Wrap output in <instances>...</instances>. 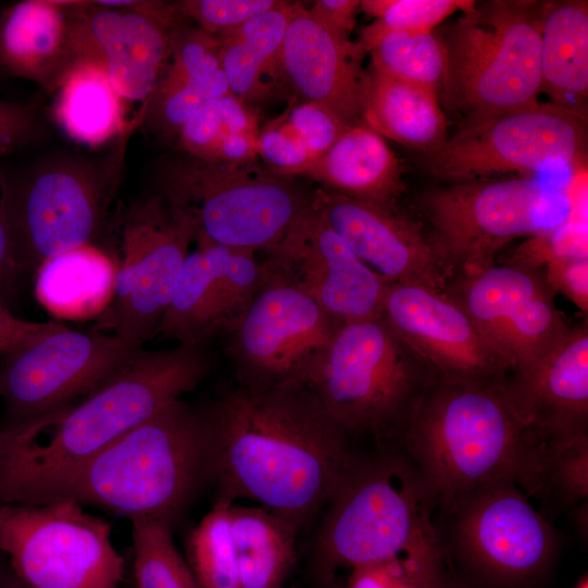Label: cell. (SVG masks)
I'll return each mask as SVG.
<instances>
[{"label":"cell","instance_id":"4316f807","mask_svg":"<svg viewBox=\"0 0 588 588\" xmlns=\"http://www.w3.org/2000/svg\"><path fill=\"white\" fill-rule=\"evenodd\" d=\"M362 122L382 137L424 154L448 138V123L432 90L370 68Z\"/></svg>","mask_w":588,"mask_h":588},{"label":"cell","instance_id":"7a4b0ae2","mask_svg":"<svg viewBox=\"0 0 588 588\" xmlns=\"http://www.w3.org/2000/svg\"><path fill=\"white\" fill-rule=\"evenodd\" d=\"M437 503L476 486L510 481L529 498L541 492L543 438L519 416L502 379H432L394 438Z\"/></svg>","mask_w":588,"mask_h":588},{"label":"cell","instance_id":"7402d4cb","mask_svg":"<svg viewBox=\"0 0 588 588\" xmlns=\"http://www.w3.org/2000/svg\"><path fill=\"white\" fill-rule=\"evenodd\" d=\"M502 385L519 416L542 438L588 434L587 320L536 360L507 371Z\"/></svg>","mask_w":588,"mask_h":588},{"label":"cell","instance_id":"681fc988","mask_svg":"<svg viewBox=\"0 0 588 588\" xmlns=\"http://www.w3.org/2000/svg\"><path fill=\"white\" fill-rule=\"evenodd\" d=\"M308 10L314 16L332 28L351 36L356 23V16L360 10V1L317 0Z\"/></svg>","mask_w":588,"mask_h":588},{"label":"cell","instance_id":"e575fe53","mask_svg":"<svg viewBox=\"0 0 588 588\" xmlns=\"http://www.w3.org/2000/svg\"><path fill=\"white\" fill-rule=\"evenodd\" d=\"M230 504L216 500L188 534L184 556L199 588H243L230 532Z\"/></svg>","mask_w":588,"mask_h":588},{"label":"cell","instance_id":"2e32d148","mask_svg":"<svg viewBox=\"0 0 588 588\" xmlns=\"http://www.w3.org/2000/svg\"><path fill=\"white\" fill-rule=\"evenodd\" d=\"M74 62L105 69L123 101L146 106L168 64L172 40L184 20L162 1L69 2ZM140 111V112H142Z\"/></svg>","mask_w":588,"mask_h":588},{"label":"cell","instance_id":"52a82bcc","mask_svg":"<svg viewBox=\"0 0 588 588\" xmlns=\"http://www.w3.org/2000/svg\"><path fill=\"white\" fill-rule=\"evenodd\" d=\"M132 131L106 159L54 158L16 179H0V212L22 277L35 275L61 253L96 245Z\"/></svg>","mask_w":588,"mask_h":588},{"label":"cell","instance_id":"5b68a950","mask_svg":"<svg viewBox=\"0 0 588 588\" xmlns=\"http://www.w3.org/2000/svg\"><path fill=\"white\" fill-rule=\"evenodd\" d=\"M546 2H475L440 34L446 106L478 123L537 103L541 94L540 42Z\"/></svg>","mask_w":588,"mask_h":588},{"label":"cell","instance_id":"ba28073f","mask_svg":"<svg viewBox=\"0 0 588 588\" xmlns=\"http://www.w3.org/2000/svg\"><path fill=\"white\" fill-rule=\"evenodd\" d=\"M432 379L381 315L339 326L306 385L346 434L381 441Z\"/></svg>","mask_w":588,"mask_h":588},{"label":"cell","instance_id":"44dd1931","mask_svg":"<svg viewBox=\"0 0 588 588\" xmlns=\"http://www.w3.org/2000/svg\"><path fill=\"white\" fill-rule=\"evenodd\" d=\"M367 53L351 36L294 3L280 53L283 89L321 105L348 125L362 122L368 72Z\"/></svg>","mask_w":588,"mask_h":588},{"label":"cell","instance_id":"277c9868","mask_svg":"<svg viewBox=\"0 0 588 588\" xmlns=\"http://www.w3.org/2000/svg\"><path fill=\"white\" fill-rule=\"evenodd\" d=\"M205 483L206 411L180 399L118 438L34 503L68 499L130 520L155 518L172 525Z\"/></svg>","mask_w":588,"mask_h":588},{"label":"cell","instance_id":"9c48e42d","mask_svg":"<svg viewBox=\"0 0 588 588\" xmlns=\"http://www.w3.org/2000/svg\"><path fill=\"white\" fill-rule=\"evenodd\" d=\"M421 207L453 275L495 264L515 238L551 230L571 215L565 187L534 176L448 184L427 192Z\"/></svg>","mask_w":588,"mask_h":588},{"label":"cell","instance_id":"b9f144b4","mask_svg":"<svg viewBox=\"0 0 588 588\" xmlns=\"http://www.w3.org/2000/svg\"><path fill=\"white\" fill-rule=\"evenodd\" d=\"M279 0H184L176 2L182 17L197 23L210 36L238 27L279 4Z\"/></svg>","mask_w":588,"mask_h":588},{"label":"cell","instance_id":"8992f818","mask_svg":"<svg viewBox=\"0 0 588 588\" xmlns=\"http://www.w3.org/2000/svg\"><path fill=\"white\" fill-rule=\"evenodd\" d=\"M433 525L449 564L473 588H527L551 567L559 534L510 481L487 482L436 505ZM455 575V574H454Z\"/></svg>","mask_w":588,"mask_h":588},{"label":"cell","instance_id":"5bb4252c","mask_svg":"<svg viewBox=\"0 0 588 588\" xmlns=\"http://www.w3.org/2000/svg\"><path fill=\"white\" fill-rule=\"evenodd\" d=\"M142 348L113 333L78 331L58 323L1 354L3 424L35 418L83 397Z\"/></svg>","mask_w":588,"mask_h":588},{"label":"cell","instance_id":"836d02e7","mask_svg":"<svg viewBox=\"0 0 588 588\" xmlns=\"http://www.w3.org/2000/svg\"><path fill=\"white\" fill-rule=\"evenodd\" d=\"M135 588H199L175 544L172 525L155 518L131 520Z\"/></svg>","mask_w":588,"mask_h":588},{"label":"cell","instance_id":"d590c367","mask_svg":"<svg viewBox=\"0 0 588 588\" xmlns=\"http://www.w3.org/2000/svg\"><path fill=\"white\" fill-rule=\"evenodd\" d=\"M161 77L196 91L204 101L231 94L220 60L218 40L198 27L181 23Z\"/></svg>","mask_w":588,"mask_h":588},{"label":"cell","instance_id":"603a6c76","mask_svg":"<svg viewBox=\"0 0 588 588\" xmlns=\"http://www.w3.org/2000/svg\"><path fill=\"white\" fill-rule=\"evenodd\" d=\"M73 63L66 1H20L1 14L0 68L53 91Z\"/></svg>","mask_w":588,"mask_h":588},{"label":"cell","instance_id":"ffe728a7","mask_svg":"<svg viewBox=\"0 0 588 588\" xmlns=\"http://www.w3.org/2000/svg\"><path fill=\"white\" fill-rule=\"evenodd\" d=\"M310 204L382 279L446 293L453 274L430 234L396 206L365 201L321 187L310 195Z\"/></svg>","mask_w":588,"mask_h":588},{"label":"cell","instance_id":"83f0119b","mask_svg":"<svg viewBox=\"0 0 588 588\" xmlns=\"http://www.w3.org/2000/svg\"><path fill=\"white\" fill-rule=\"evenodd\" d=\"M117 266L98 246L84 245L45 260L35 273L37 301L54 317H99L114 291Z\"/></svg>","mask_w":588,"mask_h":588},{"label":"cell","instance_id":"cb8c5ba5","mask_svg":"<svg viewBox=\"0 0 588 588\" xmlns=\"http://www.w3.org/2000/svg\"><path fill=\"white\" fill-rule=\"evenodd\" d=\"M301 176L333 193L385 206H395L405 188L400 159L363 122L351 125Z\"/></svg>","mask_w":588,"mask_h":588},{"label":"cell","instance_id":"1f68e13d","mask_svg":"<svg viewBox=\"0 0 588 588\" xmlns=\"http://www.w3.org/2000/svg\"><path fill=\"white\" fill-rule=\"evenodd\" d=\"M362 48L370 54L371 69L428 88L440 97L446 77V54L440 34L387 32Z\"/></svg>","mask_w":588,"mask_h":588},{"label":"cell","instance_id":"f1b7e54d","mask_svg":"<svg viewBox=\"0 0 588 588\" xmlns=\"http://www.w3.org/2000/svg\"><path fill=\"white\" fill-rule=\"evenodd\" d=\"M53 91L57 123L81 145L102 146L142 123L137 117L125 121L123 100L97 62L75 61Z\"/></svg>","mask_w":588,"mask_h":588},{"label":"cell","instance_id":"f546056e","mask_svg":"<svg viewBox=\"0 0 588 588\" xmlns=\"http://www.w3.org/2000/svg\"><path fill=\"white\" fill-rule=\"evenodd\" d=\"M229 524L243 588H283L296 561L298 529L260 505L231 503Z\"/></svg>","mask_w":588,"mask_h":588},{"label":"cell","instance_id":"f35d334b","mask_svg":"<svg viewBox=\"0 0 588 588\" xmlns=\"http://www.w3.org/2000/svg\"><path fill=\"white\" fill-rule=\"evenodd\" d=\"M328 588H457L444 555L401 554L350 569Z\"/></svg>","mask_w":588,"mask_h":588},{"label":"cell","instance_id":"8fae6325","mask_svg":"<svg viewBox=\"0 0 588 588\" xmlns=\"http://www.w3.org/2000/svg\"><path fill=\"white\" fill-rule=\"evenodd\" d=\"M0 558L28 588H119L124 576L110 523L68 499L0 504Z\"/></svg>","mask_w":588,"mask_h":588},{"label":"cell","instance_id":"d4e9b609","mask_svg":"<svg viewBox=\"0 0 588 588\" xmlns=\"http://www.w3.org/2000/svg\"><path fill=\"white\" fill-rule=\"evenodd\" d=\"M293 7V2L280 1L215 37L231 94L249 106L283 90L280 53Z\"/></svg>","mask_w":588,"mask_h":588},{"label":"cell","instance_id":"d6a6232c","mask_svg":"<svg viewBox=\"0 0 588 588\" xmlns=\"http://www.w3.org/2000/svg\"><path fill=\"white\" fill-rule=\"evenodd\" d=\"M195 242L216 290L221 311V331L226 333L259 290L264 277L261 262L255 252L219 244L200 231Z\"/></svg>","mask_w":588,"mask_h":588},{"label":"cell","instance_id":"30bf717a","mask_svg":"<svg viewBox=\"0 0 588 588\" xmlns=\"http://www.w3.org/2000/svg\"><path fill=\"white\" fill-rule=\"evenodd\" d=\"M157 192L187 211L198 231L226 246L267 252L310 200L291 177L257 162L230 164L185 156L164 161Z\"/></svg>","mask_w":588,"mask_h":588},{"label":"cell","instance_id":"74e56055","mask_svg":"<svg viewBox=\"0 0 588 588\" xmlns=\"http://www.w3.org/2000/svg\"><path fill=\"white\" fill-rule=\"evenodd\" d=\"M588 498V434L543 440L539 499L568 507Z\"/></svg>","mask_w":588,"mask_h":588},{"label":"cell","instance_id":"d6986e66","mask_svg":"<svg viewBox=\"0 0 588 588\" xmlns=\"http://www.w3.org/2000/svg\"><path fill=\"white\" fill-rule=\"evenodd\" d=\"M382 316L433 379L501 380L511 367L446 293L390 284Z\"/></svg>","mask_w":588,"mask_h":588},{"label":"cell","instance_id":"816d5d0a","mask_svg":"<svg viewBox=\"0 0 588 588\" xmlns=\"http://www.w3.org/2000/svg\"><path fill=\"white\" fill-rule=\"evenodd\" d=\"M0 588H28L0 558Z\"/></svg>","mask_w":588,"mask_h":588},{"label":"cell","instance_id":"ab89813d","mask_svg":"<svg viewBox=\"0 0 588 588\" xmlns=\"http://www.w3.org/2000/svg\"><path fill=\"white\" fill-rule=\"evenodd\" d=\"M475 2L473 0H363L360 10L376 20L364 28L357 42L363 47L387 32H433L452 14L467 10Z\"/></svg>","mask_w":588,"mask_h":588},{"label":"cell","instance_id":"f5cc1de1","mask_svg":"<svg viewBox=\"0 0 588 588\" xmlns=\"http://www.w3.org/2000/svg\"><path fill=\"white\" fill-rule=\"evenodd\" d=\"M454 581L456 584L457 588H473L469 585H467L465 581L460 579L456 575L453 574Z\"/></svg>","mask_w":588,"mask_h":588},{"label":"cell","instance_id":"f907efd6","mask_svg":"<svg viewBox=\"0 0 588 588\" xmlns=\"http://www.w3.org/2000/svg\"><path fill=\"white\" fill-rule=\"evenodd\" d=\"M258 134L253 132L226 135L218 146L213 161L245 164L258 161Z\"/></svg>","mask_w":588,"mask_h":588},{"label":"cell","instance_id":"4dcf8cb0","mask_svg":"<svg viewBox=\"0 0 588 588\" xmlns=\"http://www.w3.org/2000/svg\"><path fill=\"white\" fill-rule=\"evenodd\" d=\"M221 329L216 290L204 257L195 248L185 258L156 335L179 344H197Z\"/></svg>","mask_w":588,"mask_h":588},{"label":"cell","instance_id":"ee69618b","mask_svg":"<svg viewBox=\"0 0 588 588\" xmlns=\"http://www.w3.org/2000/svg\"><path fill=\"white\" fill-rule=\"evenodd\" d=\"M283 115L314 160L351 126L334 112L315 102L293 103Z\"/></svg>","mask_w":588,"mask_h":588},{"label":"cell","instance_id":"c3c4849f","mask_svg":"<svg viewBox=\"0 0 588 588\" xmlns=\"http://www.w3.org/2000/svg\"><path fill=\"white\" fill-rule=\"evenodd\" d=\"M21 278L10 235L0 212V306L10 309Z\"/></svg>","mask_w":588,"mask_h":588},{"label":"cell","instance_id":"f6af8a7d","mask_svg":"<svg viewBox=\"0 0 588 588\" xmlns=\"http://www.w3.org/2000/svg\"><path fill=\"white\" fill-rule=\"evenodd\" d=\"M42 134L44 122L38 108L0 99V156L30 144Z\"/></svg>","mask_w":588,"mask_h":588},{"label":"cell","instance_id":"8d00e7d4","mask_svg":"<svg viewBox=\"0 0 588 588\" xmlns=\"http://www.w3.org/2000/svg\"><path fill=\"white\" fill-rule=\"evenodd\" d=\"M259 117L232 94L205 101L181 128L177 139L186 155L213 161L218 146L229 134L259 133Z\"/></svg>","mask_w":588,"mask_h":588},{"label":"cell","instance_id":"bcb514c9","mask_svg":"<svg viewBox=\"0 0 588 588\" xmlns=\"http://www.w3.org/2000/svg\"><path fill=\"white\" fill-rule=\"evenodd\" d=\"M543 273L554 293L564 295L587 315L588 257L555 259L543 267Z\"/></svg>","mask_w":588,"mask_h":588},{"label":"cell","instance_id":"3957f363","mask_svg":"<svg viewBox=\"0 0 588 588\" xmlns=\"http://www.w3.org/2000/svg\"><path fill=\"white\" fill-rule=\"evenodd\" d=\"M437 499L400 445L356 452L324 507L311 571L324 588L340 569L401 554L444 555L433 525Z\"/></svg>","mask_w":588,"mask_h":588},{"label":"cell","instance_id":"484cf974","mask_svg":"<svg viewBox=\"0 0 588 588\" xmlns=\"http://www.w3.org/2000/svg\"><path fill=\"white\" fill-rule=\"evenodd\" d=\"M541 93L551 103L586 115L588 2H546L540 42Z\"/></svg>","mask_w":588,"mask_h":588},{"label":"cell","instance_id":"6da1fadb","mask_svg":"<svg viewBox=\"0 0 588 588\" xmlns=\"http://www.w3.org/2000/svg\"><path fill=\"white\" fill-rule=\"evenodd\" d=\"M206 411L207 482L301 530L323 511L355 451L305 384L240 387Z\"/></svg>","mask_w":588,"mask_h":588},{"label":"cell","instance_id":"7dc6e473","mask_svg":"<svg viewBox=\"0 0 588 588\" xmlns=\"http://www.w3.org/2000/svg\"><path fill=\"white\" fill-rule=\"evenodd\" d=\"M59 322H36L15 317L0 306V354L9 352L57 327Z\"/></svg>","mask_w":588,"mask_h":588},{"label":"cell","instance_id":"9a60e30c","mask_svg":"<svg viewBox=\"0 0 588 588\" xmlns=\"http://www.w3.org/2000/svg\"><path fill=\"white\" fill-rule=\"evenodd\" d=\"M338 327L311 297L264 270L259 290L226 332L241 385H306Z\"/></svg>","mask_w":588,"mask_h":588},{"label":"cell","instance_id":"ac0fdd59","mask_svg":"<svg viewBox=\"0 0 588 588\" xmlns=\"http://www.w3.org/2000/svg\"><path fill=\"white\" fill-rule=\"evenodd\" d=\"M265 254L260 262L266 272L307 294L339 326L382 315L392 283L351 250L310 200Z\"/></svg>","mask_w":588,"mask_h":588},{"label":"cell","instance_id":"e0dca14e","mask_svg":"<svg viewBox=\"0 0 588 588\" xmlns=\"http://www.w3.org/2000/svg\"><path fill=\"white\" fill-rule=\"evenodd\" d=\"M446 294L467 313L511 369L536 360L571 330L554 304L555 293L543 269L493 264L455 274Z\"/></svg>","mask_w":588,"mask_h":588},{"label":"cell","instance_id":"7bdbcfd3","mask_svg":"<svg viewBox=\"0 0 588 588\" xmlns=\"http://www.w3.org/2000/svg\"><path fill=\"white\" fill-rule=\"evenodd\" d=\"M258 158L268 166V170L286 177L301 176L314 161L284 115L260 128Z\"/></svg>","mask_w":588,"mask_h":588},{"label":"cell","instance_id":"7c38bea8","mask_svg":"<svg viewBox=\"0 0 588 588\" xmlns=\"http://www.w3.org/2000/svg\"><path fill=\"white\" fill-rule=\"evenodd\" d=\"M587 117L551 102L463 124L437 149L424 154L425 170L448 183L502 174L587 167Z\"/></svg>","mask_w":588,"mask_h":588},{"label":"cell","instance_id":"4fadbf2b","mask_svg":"<svg viewBox=\"0 0 588 588\" xmlns=\"http://www.w3.org/2000/svg\"><path fill=\"white\" fill-rule=\"evenodd\" d=\"M197 232L194 218L158 192L131 204L121 219L113 296L97 317L99 327L137 347L156 336Z\"/></svg>","mask_w":588,"mask_h":588},{"label":"cell","instance_id":"db71d44e","mask_svg":"<svg viewBox=\"0 0 588 588\" xmlns=\"http://www.w3.org/2000/svg\"><path fill=\"white\" fill-rule=\"evenodd\" d=\"M578 588H588L587 579H585Z\"/></svg>","mask_w":588,"mask_h":588},{"label":"cell","instance_id":"60d3db41","mask_svg":"<svg viewBox=\"0 0 588 588\" xmlns=\"http://www.w3.org/2000/svg\"><path fill=\"white\" fill-rule=\"evenodd\" d=\"M587 218L569 216L560 225L529 236L507 259V264L534 269L560 258L588 257Z\"/></svg>","mask_w":588,"mask_h":588}]
</instances>
